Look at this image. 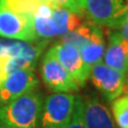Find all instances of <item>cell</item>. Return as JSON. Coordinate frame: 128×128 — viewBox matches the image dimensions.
<instances>
[{"mask_svg": "<svg viewBox=\"0 0 128 128\" xmlns=\"http://www.w3.org/2000/svg\"><path fill=\"white\" fill-rule=\"evenodd\" d=\"M43 99L34 90L0 107L3 128H40Z\"/></svg>", "mask_w": 128, "mask_h": 128, "instance_id": "obj_1", "label": "cell"}, {"mask_svg": "<svg viewBox=\"0 0 128 128\" xmlns=\"http://www.w3.org/2000/svg\"><path fill=\"white\" fill-rule=\"evenodd\" d=\"M83 15L95 25L114 30L128 15V0H84Z\"/></svg>", "mask_w": 128, "mask_h": 128, "instance_id": "obj_2", "label": "cell"}, {"mask_svg": "<svg viewBox=\"0 0 128 128\" xmlns=\"http://www.w3.org/2000/svg\"><path fill=\"white\" fill-rule=\"evenodd\" d=\"M76 96L70 93H54L43 104L40 128H65L72 118Z\"/></svg>", "mask_w": 128, "mask_h": 128, "instance_id": "obj_3", "label": "cell"}, {"mask_svg": "<svg viewBox=\"0 0 128 128\" xmlns=\"http://www.w3.org/2000/svg\"><path fill=\"white\" fill-rule=\"evenodd\" d=\"M0 36L26 42L35 41L38 38L32 16L16 13L0 3Z\"/></svg>", "mask_w": 128, "mask_h": 128, "instance_id": "obj_4", "label": "cell"}, {"mask_svg": "<svg viewBox=\"0 0 128 128\" xmlns=\"http://www.w3.org/2000/svg\"><path fill=\"white\" fill-rule=\"evenodd\" d=\"M42 78L49 90L54 93H70L79 90L78 83L58 61L49 49L42 62Z\"/></svg>", "mask_w": 128, "mask_h": 128, "instance_id": "obj_5", "label": "cell"}, {"mask_svg": "<svg viewBox=\"0 0 128 128\" xmlns=\"http://www.w3.org/2000/svg\"><path fill=\"white\" fill-rule=\"evenodd\" d=\"M90 78L94 86L109 102L121 96L125 89L126 75L112 68L102 61L91 67Z\"/></svg>", "mask_w": 128, "mask_h": 128, "instance_id": "obj_6", "label": "cell"}, {"mask_svg": "<svg viewBox=\"0 0 128 128\" xmlns=\"http://www.w3.org/2000/svg\"><path fill=\"white\" fill-rule=\"evenodd\" d=\"M38 78L33 68H24L12 72L0 86V104L4 105L19 96L33 91L38 86Z\"/></svg>", "mask_w": 128, "mask_h": 128, "instance_id": "obj_7", "label": "cell"}, {"mask_svg": "<svg viewBox=\"0 0 128 128\" xmlns=\"http://www.w3.org/2000/svg\"><path fill=\"white\" fill-rule=\"evenodd\" d=\"M51 51L63 65L79 86L86 84L90 77V67L84 63L79 50L68 43L59 42L50 48Z\"/></svg>", "mask_w": 128, "mask_h": 128, "instance_id": "obj_8", "label": "cell"}, {"mask_svg": "<svg viewBox=\"0 0 128 128\" xmlns=\"http://www.w3.org/2000/svg\"><path fill=\"white\" fill-rule=\"evenodd\" d=\"M102 62L125 75L128 73V41L116 30L109 34Z\"/></svg>", "mask_w": 128, "mask_h": 128, "instance_id": "obj_9", "label": "cell"}, {"mask_svg": "<svg viewBox=\"0 0 128 128\" xmlns=\"http://www.w3.org/2000/svg\"><path fill=\"white\" fill-rule=\"evenodd\" d=\"M83 122L86 128H118L107 106L96 97L83 99Z\"/></svg>", "mask_w": 128, "mask_h": 128, "instance_id": "obj_10", "label": "cell"}, {"mask_svg": "<svg viewBox=\"0 0 128 128\" xmlns=\"http://www.w3.org/2000/svg\"><path fill=\"white\" fill-rule=\"evenodd\" d=\"M78 50L82 60L90 68L96 63L102 62L106 50V43L102 27L93 24L91 31L83 43L79 46Z\"/></svg>", "mask_w": 128, "mask_h": 128, "instance_id": "obj_11", "label": "cell"}, {"mask_svg": "<svg viewBox=\"0 0 128 128\" xmlns=\"http://www.w3.org/2000/svg\"><path fill=\"white\" fill-rule=\"evenodd\" d=\"M46 46V41L38 44L13 38H0V57L24 58L35 61Z\"/></svg>", "mask_w": 128, "mask_h": 128, "instance_id": "obj_12", "label": "cell"}, {"mask_svg": "<svg viewBox=\"0 0 128 128\" xmlns=\"http://www.w3.org/2000/svg\"><path fill=\"white\" fill-rule=\"evenodd\" d=\"M50 16L58 28L59 36H62V35L77 29L83 24L81 14H77L67 9L56 6H52Z\"/></svg>", "mask_w": 128, "mask_h": 128, "instance_id": "obj_13", "label": "cell"}, {"mask_svg": "<svg viewBox=\"0 0 128 128\" xmlns=\"http://www.w3.org/2000/svg\"><path fill=\"white\" fill-rule=\"evenodd\" d=\"M111 109L118 128H128V95L118 96L113 99Z\"/></svg>", "mask_w": 128, "mask_h": 128, "instance_id": "obj_14", "label": "cell"}, {"mask_svg": "<svg viewBox=\"0 0 128 128\" xmlns=\"http://www.w3.org/2000/svg\"><path fill=\"white\" fill-rule=\"evenodd\" d=\"M0 3L16 13L32 16L40 6L47 3V1L46 0H0Z\"/></svg>", "mask_w": 128, "mask_h": 128, "instance_id": "obj_15", "label": "cell"}, {"mask_svg": "<svg viewBox=\"0 0 128 128\" xmlns=\"http://www.w3.org/2000/svg\"><path fill=\"white\" fill-rule=\"evenodd\" d=\"M35 61L24 58H3L2 61V75L6 77L12 72L24 70V68H34Z\"/></svg>", "mask_w": 128, "mask_h": 128, "instance_id": "obj_16", "label": "cell"}, {"mask_svg": "<svg viewBox=\"0 0 128 128\" xmlns=\"http://www.w3.org/2000/svg\"><path fill=\"white\" fill-rule=\"evenodd\" d=\"M65 128H86L83 122V99L80 96H76L73 115Z\"/></svg>", "mask_w": 128, "mask_h": 128, "instance_id": "obj_17", "label": "cell"}, {"mask_svg": "<svg viewBox=\"0 0 128 128\" xmlns=\"http://www.w3.org/2000/svg\"><path fill=\"white\" fill-rule=\"evenodd\" d=\"M46 1L52 6L64 8L77 14L83 15L84 0H46Z\"/></svg>", "mask_w": 128, "mask_h": 128, "instance_id": "obj_18", "label": "cell"}, {"mask_svg": "<svg viewBox=\"0 0 128 128\" xmlns=\"http://www.w3.org/2000/svg\"><path fill=\"white\" fill-rule=\"evenodd\" d=\"M114 30H116L124 38L128 41V15L125 17V19L122 22L121 25H120L116 29H114Z\"/></svg>", "mask_w": 128, "mask_h": 128, "instance_id": "obj_19", "label": "cell"}, {"mask_svg": "<svg viewBox=\"0 0 128 128\" xmlns=\"http://www.w3.org/2000/svg\"><path fill=\"white\" fill-rule=\"evenodd\" d=\"M2 61H3V58L0 57V86H1V83L3 81V79H4V77L2 75Z\"/></svg>", "mask_w": 128, "mask_h": 128, "instance_id": "obj_20", "label": "cell"}, {"mask_svg": "<svg viewBox=\"0 0 128 128\" xmlns=\"http://www.w3.org/2000/svg\"><path fill=\"white\" fill-rule=\"evenodd\" d=\"M126 80H125V84H126V88L128 89V73H127V75H126Z\"/></svg>", "mask_w": 128, "mask_h": 128, "instance_id": "obj_21", "label": "cell"}, {"mask_svg": "<svg viewBox=\"0 0 128 128\" xmlns=\"http://www.w3.org/2000/svg\"><path fill=\"white\" fill-rule=\"evenodd\" d=\"M0 128H3V127H2V126H1V125H0Z\"/></svg>", "mask_w": 128, "mask_h": 128, "instance_id": "obj_22", "label": "cell"}]
</instances>
